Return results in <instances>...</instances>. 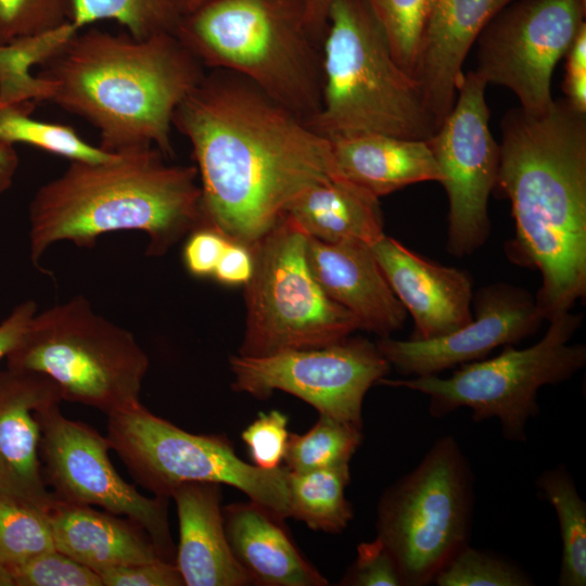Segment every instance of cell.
<instances>
[{"label":"cell","instance_id":"41","mask_svg":"<svg viewBox=\"0 0 586 586\" xmlns=\"http://www.w3.org/2000/svg\"><path fill=\"white\" fill-rule=\"evenodd\" d=\"M564 56V100L575 111L586 114V24L582 26Z\"/></svg>","mask_w":586,"mask_h":586},{"label":"cell","instance_id":"1","mask_svg":"<svg viewBox=\"0 0 586 586\" xmlns=\"http://www.w3.org/2000/svg\"><path fill=\"white\" fill-rule=\"evenodd\" d=\"M173 125L193 149L204 226L249 249L297 195L342 176L329 139L250 84L203 76Z\"/></svg>","mask_w":586,"mask_h":586},{"label":"cell","instance_id":"20","mask_svg":"<svg viewBox=\"0 0 586 586\" xmlns=\"http://www.w3.org/2000/svg\"><path fill=\"white\" fill-rule=\"evenodd\" d=\"M306 257L323 292L354 315L360 329L387 337L403 328L407 310L391 289L371 246L326 243L308 237Z\"/></svg>","mask_w":586,"mask_h":586},{"label":"cell","instance_id":"8","mask_svg":"<svg viewBox=\"0 0 586 586\" xmlns=\"http://www.w3.org/2000/svg\"><path fill=\"white\" fill-rule=\"evenodd\" d=\"M473 473L457 441L436 440L419 464L382 494L378 536L396 561L403 586H425L469 545Z\"/></svg>","mask_w":586,"mask_h":586},{"label":"cell","instance_id":"5","mask_svg":"<svg viewBox=\"0 0 586 586\" xmlns=\"http://www.w3.org/2000/svg\"><path fill=\"white\" fill-rule=\"evenodd\" d=\"M323 39L320 105L307 120L315 131L327 139L434 135L417 80L395 61L365 0H333Z\"/></svg>","mask_w":586,"mask_h":586},{"label":"cell","instance_id":"23","mask_svg":"<svg viewBox=\"0 0 586 586\" xmlns=\"http://www.w3.org/2000/svg\"><path fill=\"white\" fill-rule=\"evenodd\" d=\"M46 519L55 549L97 573L163 560L148 533L127 518L58 499Z\"/></svg>","mask_w":586,"mask_h":586},{"label":"cell","instance_id":"36","mask_svg":"<svg viewBox=\"0 0 586 586\" xmlns=\"http://www.w3.org/2000/svg\"><path fill=\"white\" fill-rule=\"evenodd\" d=\"M7 568L14 586H103L99 573L56 549Z\"/></svg>","mask_w":586,"mask_h":586},{"label":"cell","instance_id":"24","mask_svg":"<svg viewBox=\"0 0 586 586\" xmlns=\"http://www.w3.org/2000/svg\"><path fill=\"white\" fill-rule=\"evenodd\" d=\"M340 174L375 198L423 181H442L428 140L365 133L329 139Z\"/></svg>","mask_w":586,"mask_h":586},{"label":"cell","instance_id":"31","mask_svg":"<svg viewBox=\"0 0 586 586\" xmlns=\"http://www.w3.org/2000/svg\"><path fill=\"white\" fill-rule=\"evenodd\" d=\"M361 442L362 429L319 415L306 433H289L283 460L294 472L348 464Z\"/></svg>","mask_w":586,"mask_h":586},{"label":"cell","instance_id":"16","mask_svg":"<svg viewBox=\"0 0 586 586\" xmlns=\"http://www.w3.org/2000/svg\"><path fill=\"white\" fill-rule=\"evenodd\" d=\"M474 315L463 327L431 340L380 337L381 354L404 375H431L481 360L494 348L534 334L544 318L526 290L506 282L482 286L472 298Z\"/></svg>","mask_w":586,"mask_h":586},{"label":"cell","instance_id":"28","mask_svg":"<svg viewBox=\"0 0 586 586\" xmlns=\"http://www.w3.org/2000/svg\"><path fill=\"white\" fill-rule=\"evenodd\" d=\"M537 488L553 507L560 526L562 560L558 578L561 586L586 585V504L564 464L545 470Z\"/></svg>","mask_w":586,"mask_h":586},{"label":"cell","instance_id":"29","mask_svg":"<svg viewBox=\"0 0 586 586\" xmlns=\"http://www.w3.org/2000/svg\"><path fill=\"white\" fill-rule=\"evenodd\" d=\"M35 102L0 104V141L24 143L71 161L101 163L114 160L110 153L85 141L68 126L31 117Z\"/></svg>","mask_w":586,"mask_h":586},{"label":"cell","instance_id":"11","mask_svg":"<svg viewBox=\"0 0 586 586\" xmlns=\"http://www.w3.org/2000/svg\"><path fill=\"white\" fill-rule=\"evenodd\" d=\"M105 436L132 479L154 496L170 498L189 482L225 484L277 518H290L289 469L243 461L225 435L187 432L140 404L107 415Z\"/></svg>","mask_w":586,"mask_h":586},{"label":"cell","instance_id":"22","mask_svg":"<svg viewBox=\"0 0 586 586\" xmlns=\"http://www.w3.org/2000/svg\"><path fill=\"white\" fill-rule=\"evenodd\" d=\"M230 549L252 581L264 586H326L328 581L303 556L284 521L250 500L222 508Z\"/></svg>","mask_w":586,"mask_h":586},{"label":"cell","instance_id":"33","mask_svg":"<svg viewBox=\"0 0 586 586\" xmlns=\"http://www.w3.org/2000/svg\"><path fill=\"white\" fill-rule=\"evenodd\" d=\"M54 549L46 515L24 506L0 501V561L5 566L21 564Z\"/></svg>","mask_w":586,"mask_h":586},{"label":"cell","instance_id":"30","mask_svg":"<svg viewBox=\"0 0 586 586\" xmlns=\"http://www.w3.org/2000/svg\"><path fill=\"white\" fill-rule=\"evenodd\" d=\"M181 18L174 0H73L71 22L84 29L101 20H113L135 38L175 34Z\"/></svg>","mask_w":586,"mask_h":586},{"label":"cell","instance_id":"34","mask_svg":"<svg viewBox=\"0 0 586 586\" xmlns=\"http://www.w3.org/2000/svg\"><path fill=\"white\" fill-rule=\"evenodd\" d=\"M438 586H528L527 574L506 559L467 545L438 572Z\"/></svg>","mask_w":586,"mask_h":586},{"label":"cell","instance_id":"45","mask_svg":"<svg viewBox=\"0 0 586 586\" xmlns=\"http://www.w3.org/2000/svg\"><path fill=\"white\" fill-rule=\"evenodd\" d=\"M18 167V156L12 144L0 141V194L13 183Z\"/></svg>","mask_w":586,"mask_h":586},{"label":"cell","instance_id":"7","mask_svg":"<svg viewBox=\"0 0 586 586\" xmlns=\"http://www.w3.org/2000/svg\"><path fill=\"white\" fill-rule=\"evenodd\" d=\"M9 369L47 375L62 400L106 416L141 404L149 358L133 334L82 295L36 314L7 355Z\"/></svg>","mask_w":586,"mask_h":586},{"label":"cell","instance_id":"15","mask_svg":"<svg viewBox=\"0 0 586 586\" xmlns=\"http://www.w3.org/2000/svg\"><path fill=\"white\" fill-rule=\"evenodd\" d=\"M486 86L474 71L463 73L450 113L428 139L448 196L446 249L456 257L473 254L491 232L487 205L500 149L489 129Z\"/></svg>","mask_w":586,"mask_h":586},{"label":"cell","instance_id":"19","mask_svg":"<svg viewBox=\"0 0 586 586\" xmlns=\"http://www.w3.org/2000/svg\"><path fill=\"white\" fill-rule=\"evenodd\" d=\"M514 0H433L413 77L436 126L450 113L462 65L487 24Z\"/></svg>","mask_w":586,"mask_h":586},{"label":"cell","instance_id":"40","mask_svg":"<svg viewBox=\"0 0 586 586\" xmlns=\"http://www.w3.org/2000/svg\"><path fill=\"white\" fill-rule=\"evenodd\" d=\"M229 241L208 226L192 231L183 249V262L188 271L195 277L213 276Z\"/></svg>","mask_w":586,"mask_h":586},{"label":"cell","instance_id":"38","mask_svg":"<svg viewBox=\"0 0 586 586\" xmlns=\"http://www.w3.org/2000/svg\"><path fill=\"white\" fill-rule=\"evenodd\" d=\"M340 585L345 586H403L395 559L377 537L357 546V557L347 569Z\"/></svg>","mask_w":586,"mask_h":586},{"label":"cell","instance_id":"14","mask_svg":"<svg viewBox=\"0 0 586 586\" xmlns=\"http://www.w3.org/2000/svg\"><path fill=\"white\" fill-rule=\"evenodd\" d=\"M586 0H518L501 10L477 38L474 71L487 85L510 89L520 107L547 112L551 76L585 23Z\"/></svg>","mask_w":586,"mask_h":586},{"label":"cell","instance_id":"37","mask_svg":"<svg viewBox=\"0 0 586 586\" xmlns=\"http://www.w3.org/2000/svg\"><path fill=\"white\" fill-rule=\"evenodd\" d=\"M288 417L279 410L258 417L242 432L241 438L249 448L253 464L263 470L280 467L284 458L289 432Z\"/></svg>","mask_w":586,"mask_h":586},{"label":"cell","instance_id":"26","mask_svg":"<svg viewBox=\"0 0 586 586\" xmlns=\"http://www.w3.org/2000/svg\"><path fill=\"white\" fill-rule=\"evenodd\" d=\"M349 479L348 464L304 472L289 470L290 518L314 531L341 533L353 518L352 505L345 497Z\"/></svg>","mask_w":586,"mask_h":586},{"label":"cell","instance_id":"10","mask_svg":"<svg viewBox=\"0 0 586 586\" xmlns=\"http://www.w3.org/2000/svg\"><path fill=\"white\" fill-rule=\"evenodd\" d=\"M308 235L284 215L251 246L253 273L245 284L246 321L239 355L260 357L328 346L360 329L314 278Z\"/></svg>","mask_w":586,"mask_h":586},{"label":"cell","instance_id":"4","mask_svg":"<svg viewBox=\"0 0 586 586\" xmlns=\"http://www.w3.org/2000/svg\"><path fill=\"white\" fill-rule=\"evenodd\" d=\"M164 157L148 146L119 152L109 162L71 161L30 201L33 265L42 270L41 257L56 242L92 249L98 237L128 230L145 232L146 256L158 257L203 227L196 167L168 165Z\"/></svg>","mask_w":586,"mask_h":586},{"label":"cell","instance_id":"32","mask_svg":"<svg viewBox=\"0 0 586 586\" xmlns=\"http://www.w3.org/2000/svg\"><path fill=\"white\" fill-rule=\"evenodd\" d=\"M382 27L395 61L408 74L413 68L433 0H365Z\"/></svg>","mask_w":586,"mask_h":586},{"label":"cell","instance_id":"13","mask_svg":"<svg viewBox=\"0 0 586 586\" xmlns=\"http://www.w3.org/2000/svg\"><path fill=\"white\" fill-rule=\"evenodd\" d=\"M232 388L258 399L273 391L290 393L311 405L319 415L362 429L366 393L390 371L377 344L364 337L318 348L230 357Z\"/></svg>","mask_w":586,"mask_h":586},{"label":"cell","instance_id":"12","mask_svg":"<svg viewBox=\"0 0 586 586\" xmlns=\"http://www.w3.org/2000/svg\"><path fill=\"white\" fill-rule=\"evenodd\" d=\"M41 429L39 455L47 486L56 499L99 506L142 527L161 558L175 563L168 521V498L146 497L127 483L114 468L106 436L87 423L66 418L60 403L36 411Z\"/></svg>","mask_w":586,"mask_h":586},{"label":"cell","instance_id":"21","mask_svg":"<svg viewBox=\"0 0 586 586\" xmlns=\"http://www.w3.org/2000/svg\"><path fill=\"white\" fill-rule=\"evenodd\" d=\"M179 544L175 563L187 586H244L252 581L234 558L225 531L220 484L176 487Z\"/></svg>","mask_w":586,"mask_h":586},{"label":"cell","instance_id":"25","mask_svg":"<svg viewBox=\"0 0 586 586\" xmlns=\"http://www.w3.org/2000/svg\"><path fill=\"white\" fill-rule=\"evenodd\" d=\"M284 215L308 237L326 243L372 246L385 235L379 199L343 176L309 187L290 203Z\"/></svg>","mask_w":586,"mask_h":586},{"label":"cell","instance_id":"44","mask_svg":"<svg viewBox=\"0 0 586 586\" xmlns=\"http://www.w3.org/2000/svg\"><path fill=\"white\" fill-rule=\"evenodd\" d=\"M181 15L192 11L206 0H174ZM308 25L315 36H323L328 13L333 0H304Z\"/></svg>","mask_w":586,"mask_h":586},{"label":"cell","instance_id":"42","mask_svg":"<svg viewBox=\"0 0 586 586\" xmlns=\"http://www.w3.org/2000/svg\"><path fill=\"white\" fill-rule=\"evenodd\" d=\"M253 273V255L247 246L229 241L213 277L226 285H245Z\"/></svg>","mask_w":586,"mask_h":586},{"label":"cell","instance_id":"18","mask_svg":"<svg viewBox=\"0 0 586 586\" xmlns=\"http://www.w3.org/2000/svg\"><path fill=\"white\" fill-rule=\"evenodd\" d=\"M371 251L396 297L413 319L411 340L444 336L473 317L472 279L384 235Z\"/></svg>","mask_w":586,"mask_h":586},{"label":"cell","instance_id":"6","mask_svg":"<svg viewBox=\"0 0 586 586\" xmlns=\"http://www.w3.org/2000/svg\"><path fill=\"white\" fill-rule=\"evenodd\" d=\"M175 35L201 63L238 73L306 122L318 111L321 63L304 0H206Z\"/></svg>","mask_w":586,"mask_h":586},{"label":"cell","instance_id":"2","mask_svg":"<svg viewBox=\"0 0 586 586\" xmlns=\"http://www.w3.org/2000/svg\"><path fill=\"white\" fill-rule=\"evenodd\" d=\"M496 186L511 203L515 235L507 253L535 268L544 318L586 294V118L565 100L539 115L510 110L501 122Z\"/></svg>","mask_w":586,"mask_h":586},{"label":"cell","instance_id":"43","mask_svg":"<svg viewBox=\"0 0 586 586\" xmlns=\"http://www.w3.org/2000/svg\"><path fill=\"white\" fill-rule=\"evenodd\" d=\"M37 314V304L27 300L16 305L0 323V360L17 344Z\"/></svg>","mask_w":586,"mask_h":586},{"label":"cell","instance_id":"27","mask_svg":"<svg viewBox=\"0 0 586 586\" xmlns=\"http://www.w3.org/2000/svg\"><path fill=\"white\" fill-rule=\"evenodd\" d=\"M79 30L67 22L52 30L0 44V104L49 101L51 82L33 76L30 68L46 63Z\"/></svg>","mask_w":586,"mask_h":586},{"label":"cell","instance_id":"35","mask_svg":"<svg viewBox=\"0 0 586 586\" xmlns=\"http://www.w3.org/2000/svg\"><path fill=\"white\" fill-rule=\"evenodd\" d=\"M73 0H0V44L71 22Z\"/></svg>","mask_w":586,"mask_h":586},{"label":"cell","instance_id":"17","mask_svg":"<svg viewBox=\"0 0 586 586\" xmlns=\"http://www.w3.org/2000/svg\"><path fill=\"white\" fill-rule=\"evenodd\" d=\"M61 402L59 387L44 374L9 368L0 372V501L47 515L58 500L42 474L36 411Z\"/></svg>","mask_w":586,"mask_h":586},{"label":"cell","instance_id":"39","mask_svg":"<svg viewBox=\"0 0 586 586\" xmlns=\"http://www.w3.org/2000/svg\"><path fill=\"white\" fill-rule=\"evenodd\" d=\"M103 586H182L176 563L165 560L130 564L99 573Z\"/></svg>","mask_w":586,"mask_h":586},{"label":"cell","instance_id":"3","mask_svg":"<svg viewBox=\"0 0 586 586\" xmlns=\"http://www.w3.org/2000/svg\"><path fill=\"white\" fill-rule=\"evenodd\" d=\"M51 102L99 131L110 153L154 146L173 156L176 109L201 81V62L173 33L138 39L79 30L42 65Z\"/></svg>","mask_w":586,"mask_h":586},{"label":"cell","instance_id":"46","mask_svg":"<svg viewBox=\"0 0 586 586\" xmlns=\"http://www.w3.org/2000/svg\"><path fill=\"white\" fill-rule=\"evenodd\" d=\"M0 586H14L8 568L0 561Z\"/></svg>","mask_w":586,"mask_h":586},{"label":"cell","instance_id":"9","mask_svg":"<svg viewBox=\"0 0 586 586\" xmlns=\"http://www.w3.org/2000/svg\"><path fill=\"white\" fill-rule=\"evenodd\" d=\"M582 322L583 315L570 310L550 320L544 336L531 347L506 345L498 356L463 364L449 378H383L378 384L429 396L433 418L463 407L472 410L475 422L497 418L505 438L524 442L527 421L539 412L538 390L569 380L586 364V346L570 344Z\"/></svg>","mask_w":586,"mask_h":586}]
</instances>
